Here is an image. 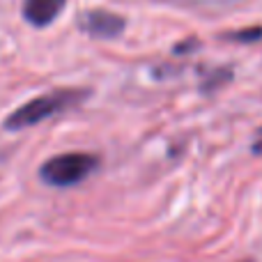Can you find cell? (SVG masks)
<instances>
[{
    "instance_id": "cell-1",
    "label": "cell",
    "mask_w": 262,
    "mask_h": 262,
    "mask_svg": "<svg viewBox=\"0 0 262 262\" xmlns=\"http://www.w3.org/2000/svg\"><path fill=\"white\" fill-rule=\"evenodd\" d=\"M88 95H90L88 90H78V88H64V90L46 92V95L37 97V99H30L28 104L12 111V113L7 115V120H5V129L21 131V129L32 127V124H39V122H44V120L53 118V115L64 113V111L78 106Z\"/></svg>"
},
{
    "instance_id": "cell-2",
    "label": "cell",
    "mask_w": 262,
    "mask_h": 262,
    "mask_svg": "<svg viewBox=\"0 0 262 262\" xmlns=\"http://www.w3.org/2000/svg\"><path fill=\"white\" fill-rule=\"evenodd\" d=\"M97 166H99V157L90 152H64L44 161L39 177L49 186L67 189V186L81 184L85 177H90L97 170Z\"/></svg>"
},
{
    "instance_id": "cell-3",
    "label": "cell",
    "mask_w": 262,
    "mask_h": 262,
    "mask_svg": "<svg viewBox=\"0 0 262 262\" xmlns=\"http://www.w3.org/2000/svg\"><path fill=\"white\" fill-rule=\"evenodd\" d=\"M78 28L95 39H115L124 30V18L108 9H88L78 16Z\"/></svg>"
},
{
    "instance_id": "cell-4",
    "label": "cell",
    "mask_w": 262,
    "mask_h": 262,
    "mask_svg": "<svg viewBox=\"0 0 262 262\" xmlns=\"http://www.w3.org/2000/svg\"><path fill=\"white\" fill-rule=\"evenodd\" d=\"M67 0H26L23 3V18L35 28H46L60 16Z\"/></svg>"
},
{
    "instance_id": "cell-5",
    "label": "cell",
    "mask_w": 262,
    "mask_h": 262,
    "mask_svg": "<svg viewBox=\"0 0 262 262\" xmlns=\"http://www.w3.org/2000/svg\"><path fill=\"white\" fill-rule=\"evenodd\" d=\"M237 41H258L262 37V28H253V30H239L235 32Z\"/></svg>"
},
{
    "instance_id": "cell-6",
    "label": "cell",
    "mask_w": 262,
    "mask_h": 262,
    "mask_svg": "<svg viewBox=\"0 0 262 262\" xmlns=\"http://www.w3.org/2000/svg\"><path fill=\"white\" fill-rule=\"evenodd\" d=\"M253 152L262 154V129L258 131V136H255V140H253Z\"/></svg>"
}]
</instances>
